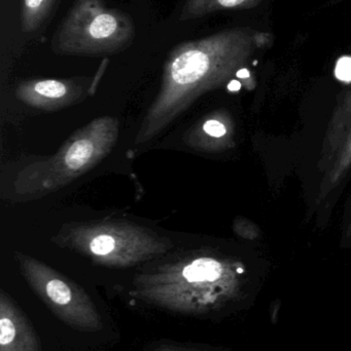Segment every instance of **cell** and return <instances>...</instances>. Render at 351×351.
<instances>
[{
	"mask_svg": "<svg viewBox=\"0 0 351 351\" xmlns=\"http://www.w3.org/2000/svg\"><path fill=\"white\" fill-rule=\"evenodd\" d=\"M103 64L94 76L70 78H34L20 82L16 97L30 108L57 111L86 100L94 94L104 73Z\"/></svg>",
	"mask_w": 351,
	"mask_h": 351,
	"instance_id": "cell-7",
	"label": "cell"
},
{
	"mask_svg": "<svg viewBox=\"0 0 351 351\" xmlns=\"http://www.w3.org/2000/svg\"><path fill=\"white\" fill-rule=\"evenodd\" d=\"M271 35L251 27H233L171 49L163 68L160 90L148 107L134 144L152 141L200 97L228 84L245 71Z\"/></svg>",
	"mask_w": 351,
	"mask_h": 351,
	"instance_id": "cell-1",
	"label": "cell"
},
{
	"mask_svg": "<svg viewBox=\"0 0 351 351\" xmlns=\"http://www.w3.org/2000/svg\"><path fill=\"white\" fill-rule=\"evenodd\" d=\"M135 35L127 12L107 8L103 0H76L56 29L51 47L57 55L106 57L127 49Z\"/></svg>",
	"mask_w": 351,
	"mask_h": 351,
	"instance_id": "cell-4",
	"label": "cell"
},
{
	"mask_svg": "<svg viewBox=\"0 0 351 351\" xmlns=\"http://www.w3.org/2000/svg\"><path fill=\"white\" fill-rule=\"evenodd\" d=\"M234 264L205 252H192L152 274L148 282L160 290L169 292L225 293L236 285Z\"/></svg>",
	"mask_w": 351,
	"mask_h": 351,
	"instance_id": "cell-5",
	"label": "cell"
},
{
	"mask_svg": "<svg viewBox=\"0 0 351 351\" xmlns=\"http://www.w3.org/2000/svg\"><path fill=\"white\" fill-rule=\"evenodd\" d=\"M317 200L325 199L351 171V90L342 97L326 132L319 158Z\"/></svg>",
	"mask_w": 351,
	"mask_h": 351,
	"instance_id": "cell-6",
	"label": "cell"
},
{
	"mask_svg": "<svg viewBox=\"0 0 351 351\" xmlns=\"http://www.w3.org/2000/svg\"><path fill=\"white\" fill-rule=\"evenodd\" d=\"M119 133L115 117H97L74 132L52 156L19 160L8 168V181L2 182V198L29 202L69 185L111 154Z\"/></svg>",
	"mask_w": 351,
	"mask_h": 351,
	"instance_id": "cell-2",
	"label": "cell"
},
{
	"mask_svg": "<svg viewBox=\"0 0 351 351\" xmlns=\"http://www.w3.org/2000/svg\"><path fill=\"white\" fill-rule=\"evenodd\" d=\"M52 243L115 267L154 259L174 245L169 237L128 220L67 223L52 237Z\"/></svg>",
	"mask_w": 351,
	"mask_h": 351,
	"instance_id": "cell-3",
	"label": "cell"
},
{
	"mask_svg": "<svg viewBox=\"0 0 351 351\" xmlns=\"http://www.w3.org/2000/svg\"><path fill=\"white\" fill-rule=\"evenodd\" d=\"M335 75L344 82H351V57L340 58L336 64Z\"/></svg>",
	"mask_w": 351,
	"mask_h": 351,
	"instance_id": "cell-12",
	"label": "cell"
},
{
	"mask_svg": "<svg viewBox=\"0 0 351 351\" xmlns=\"http://www.w3.org/2000/svg\"><path fill=\"white\" fill-rule=\"evenodd\" d=\"M0 328H1L0 344L1 346H8L16 337V329H14V324L10 321V317H2Z\"/></svg>",
	"mask_w": 351,
	"mask_h": 351,
	"instance_id": "cell-11",
	"label": "cell"
},
{
	"mask_svg": "<svg viewBox=\"0 0 351 351\" xmlns=\"http://www.w3.org/2000/svg\"><path fill=\"white\" fill-rule=\"evenodd\" d=\"M265 1L267 0H185L181 20H194L220 10H249Z\"/></svg>",
	"mask_w": 351,
	"mask_h": 351,
	"instance_id": "cell-9",
	"label": "cell"
},
{
	"mask_svg": "<svg viewBox=\"0 0 351 351\" xmlns=\"http://www.w3.org/2000/svg\"><path fill=\"white\" fill-rule=\"evenodd\" d=\"M231 121L224 112H214L192 125L183 141L200 152H222L233 145Z\"/></svg>",
	"mask_w": 351,
	"mask_h": 351,
	"instance_id": "cell-8",
	"label": "cell"
},
{
	"mask_svg": "<svg viewBox=\"0 0 351 351\" xmlns=\"http://www.w3.org/2000/svg\"><path fill=\"white\" fill-rule=\"evenodd\" d=\"M59 0H22L21 27L23 32H36L55 10Z\"/></svg>",
	"mask_w": 351,
	"mask_h": 351,
	"instance_id": "cell-10",
	"label": "cell"
},
{
	"mask_svg": "<svg viewBox=\"0 0 351 351\" xmlns=\"http://www.w3.org/2000/svg\"><path fill=\"white\" fill-rule=\"evenodd\" d=\"M348 237H351V221L350 223V226H348Z\"/></svg>",
	"mask_w": 351,
	"mask_h": 351,
	"instance_id": "cell-13",
	"label": "cell"
}]
</instances>
